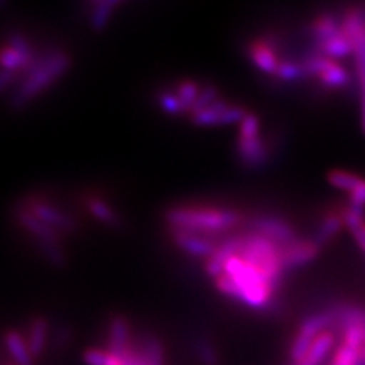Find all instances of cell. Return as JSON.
Masks as SVG:
<instances>
[{
	"label": "cell",
	"mask_w": 365,
	"mask_h": 365,
	"mask_svg": "<svg viewBox=\"0 0 365 365\" xmlns=\"http://www.w3.org/2000/svg\"><path fill=\"white\" fill-rule=\"evenodd\" d=\"M276 76L283 79V81H297V79L304 76L303 66L291 61H282L276 72Z\"/></svg>",
	"instance_id": "83f0119b"
},
{
	"label": "cell",
	"mask_w": 365,
	"mask_h": 365,
	"mask_svg": "<svg viewBox=\"0 0 365 365\" xmlns=\"http://www.w3.org/2000/svg\"><path fill=\"white\" fill-rule=\"evenodd\" d=\"M120 6L118 0H102V2L93 4V8L90 11V26L95 32H102L110 23L114 9Z\"/></svg>",
	"instance_id": "e0dca14e"
},
{
	"label": "cell",
	"mask_w": 365,
	"mask_h": 365,
	"mask_svg": "<svg viewBox=\"0 0 365 365\" xmlns=\"http://www.w3.org/2000/svg\"><path fill=\"white\" fill-rule=\"evenodd\" d=\"M259 128H260V123H259L257 116L248 113L245 119L241 122V128H239V137H242V139H253V137L260 135Z\"/></svg>",
	"instance_id": "f546056e"
},
{
	"label": "cell",
	"mask_w": 365,
	"mask_h": 365,
	"mask_svg": "<svg viewBox=\"0 0 365 365\" xmlns=\"http://www.w3.org/2000/svg\"><path fill=\"white\" fill-rule=\"evenodd\" d=\"M197 353L205 364H215L216 361H218L215 350L209 346V342H205V341L197 342Z\"/></svg>",
	"instance_id": "836d02e7"
},
{
	"label": "cell",
	"mask_w": 365,
	"mask_h": 365,
	"mask_svg": "<svg viewBox=\"0 0 365 365\" xmlns=\"http://www.w3.org/2000/svg\"><path fill=\"white\" fill-rule=\"evenodd\" d=\"M344 218H342V213H336V212H330L326 218L322 221L318 227L317 232V237L314 241L322 247L324 244H327L330 239H334L339 232L341 228L344 227Z\"/></svg>",
	"instance_id": "7402d4cb"
},
{
	"label": "cell",
	"mask_w": 365,
	"mask_h": 365,
	"mask_svg": "<svg viewBox=\"0 0 365 365\" xmlns=\"http://www.w3.org/2000/svg\"><path fill=\"white\" fill-rule=\"evenodd\" d=\"M17 79H19V73L0 68V93L5 91L8 87L13 86L17 81Z\"/></svg>",
	"instance_id": "e575fe53"
},
{
	"label": "cell",
	"mask_w": 365,
	"mask_h": 365,
	"mask_svg": "<svg viewBox=\"0 0 365 365\" xmlns=\"http://www.w3.org/2000/svg\"><path fill=\"white\" fill-rule=\"evenodd\" d=\"M131 346L130 323L123 317H114L110 322L107 350L114 353V355H122Z\"/></svg>",
	"instance_id": "5bb4252c"
},
{
	"label": "cell",
	"mask_w": 365,
	"mask_h": 365,
	"mask_svg": "<svg viewBox=\"0 0 365 365\" xmlns=\"http://www.w3.org/2000/svg\"><path fill=\"white\" fill-rule=\"evenodd\" d=\"M48 332H49V324L44 318H36L32 319L29 326V334H28V347L31 350L32 358L40 356L46 341H48Z\"/></svg>",
	"instance_id": "ac0fdd59"
},
{
	"label": "cell",
	"mask_w": 365,
	"mask_h": 365,
	"mask_svg": "<svg viewBox=\"0 0 365 365\" xmlns=\"http://www.w3.org/2000/svg\"><path fill=\"white\" fill-rule=\"evenodd\" d=\"M43 256H46L52 265L55 267H64L66 264V255L58 242H37Z\"/></svg>",
	"instance_id": "4316f807"
},
{
	"label": "cell",
	"mask_w": 365,
	"mask_h": 365,
	"mask_svg": "<svg viewBox=\"0 0 365 365\" xmlns=\"http://www.w3.org/2000/svg\"><path fill=\"white\" fill-rule=\"evenodd\" d=\"M341 29L353 44V53L356 58V72L361 87L362 102V128L365 133V9L351 8L342 16Z\"/></svg>",
	"instance_id": "5b68a950"
},
{
	"label": "cell",
	"mask_w": 365,
	"mask_h": 365,
	"mask_svg": "<svg viewBox=\"0 0 365 365\" xmlns=\"http://www.w3.org/2000/svg\"><path fill=\"white\" fill-rule=\"evenodd\" d=\"M280 250L282 247L276 242L257 233L248 232L242 233V247L239 250L237 256L264 271L274 287L279 289L284 272Z\"/></svg>",
	"instance_id": "277c9868"
},
{
	"label": "cell",
	"mask_w": 365,
	"mask_h": 365,
	"mask_svg": "<svg viewBox=\"0 0 365 365\" xmlns=\"http://www.w3.org/2000/svg\"><path fill=\"white\" fill-rule=\"evenodd\" d=\"M302 66L304 76H315L329 88H342L350 83V75L346 68L322 53L306 58Z\"/></svg>",
	"instance_id": "8992f818"
},
{
	"label": "cell",
	"mask_w": 365,
	"mask_h": 365,
	"mask_svg": "<svg viewBox=\"0 0 365 365\" xmlns=\"http://www.w3.org/2000/svg\"><path fill=\"white\" fill-rule=\"evenodd\" d=\"M250 232L264 236L269 241L283 247L294 242L297 239L294 227L277 216H256L250 221Z\"/></svg>",
	"instance_id": "52a82bcc"
},
{
	"label": "cell",
	"mask_w": 365,
	"mask_h": 365,
	"mask_svg": "<svg viewBox=\"0 0 365 365\" xmlns=\"http://www.w3.org/2000/svg\"><path fill=\"white\" fill-rule=\"evenodd\" d=\"M200 91L201 88L198 87L197 83L193 81H182L178 87H177V91L175 95L178 96V99L181 101V104L185 106L186 111H192L193 106H195V102L200 96Z\"/></svg>",
	"instance_id": "d4e9b609"
},
{
	"label": "cell",
	"mask_w": 365,
	"mask_h": 365,
	"mask_svg": "<svg viewBox=\"0 0 365 365\" xmlns=\"http://www.w3.org/2000/svg\"><path fill=\"white\" fill-rule=\"evenodd\" d=\"M349 204L350 205H355V207L365 209V178H362L358 182V186L350 192Z\"/></svg>",
	"instance_id": "d6a6232c"
},
{
	"label": "cell",
	"mask_w": 365,
	"mask_h": 365,
	"mask_svg": "<svg viewBox=\"0 0 365 365\" xmlns=\"http://www.w3.org/2000/svg\"><path fill=\"white\" fill-rule=\"evenodd\" d=\"M215 283L224 295L253 309L269 307L277 291L264 271L241 256H233L225 262L224 272L215 279Z\"/></svg>",
	"instance_id": "6da1fadb"
},
{
	"label": "cell",
	"mask_w": 365,
	"mask_h": 365,
	"mask_svg": "<svg viewBox=\"0 0 365 365\" xmlns=\"http://www.w3.org/2000/svg\"><path fill=\"white\" fill-rule=\"evenodd\" d=\"M158 106L165 113L170 114V116H178V114L186 111L178 96L175 93H170V91H162L158 95Z\"/></svg>",
	"instance_id": "484cf974"
},
{
	"label": "cell",
	"mask_w": 365,
	"mask_h": 365,
	"mask_svg": "<svg viewBox=\"0 0 365 365\" xmlns=\"http://www.w3.org/2000/svg\"><path fill=\"white\" fill-rule=\"evenodd\" d=\"M17 221L28 233H31L34 237L37 239V242H58L60 244V241H61V233H58L55 228H52L51 225L38 220L37 216L31 213L26 207H21L17 212Z\"/></svg>",
	"instance_id": "7c38bea8"
},
{
	"label": "cell",
	"mask_w": 365,
	"mask_h": 365,
	"mask_svg": "<svg viewBox=\"0 0 365 365\" xmlns=\"http://www.w3.org/2000/svg\"><path fill=\"white\" fill-rule=\"evenodd\" d=\"M170 233H173L175 245L180 247L185 253L192 256L210 259L216 253V250H218V245H220L218 242L212 241L209 237L185 233V232L175 230V228H170Z\"/></svg>",
	"instance_id": "8fae6325"
},
{
	"label": "cell",
	"mask_w": 365,
	"mask_h": 365,
	"mask_svg": "<svg viewBox=\"0 0 365 365\" xmlns=\"http://www.w3.org/2000/svg\"><path fill=\"white\" fill-rule=\"evenodd\" d=\"M36 55L37 53L25 55L6 44L4 49H0V68L19 73V78H20V73L25 71L34 58H36Z\"/></svg>",
	"instance_id": "9a60e30c"
},
{
	"label": "cell",
	"mask_w": 365,
	"mask_h": 365,
	"mask_svg": "<svg viewBox=\"0 0 365 365\" xmlns=\"http://www.w3.org/2000/svg\"><path fill=\"white\" fill-rule=\"evenodd\" d=\"M72 60L63 51H49L37 53L36 58L20 73L23 79L11 99V106L21 108L37 98L44 90L53 86L71 68Z\"/></svg>",
	"instance_id": "7a4b0ae2"
},
{
	"label": "cell",
	"mask_w": 365,
	"mask_h": 365,
	"mask_svg": "<svg viewBox=\"0 0 365 365\" xmlns=\"http://www.w3.org/2000/svg\"><path fill=\"white\" fill-rule=\"evenodd\" d=\"M327 180L334 187L341 189V190H347L350 193L358 186V182L362 178L355 174H351V173H347V170H332V173H329Z\"/></svg>",
	"instance_id": "cb8c5ba5"
},
{
	"label": "cell",
	"mask_w": 365,
	"mask_h": 365,
	"mask_svg": "<svg viewBox=\"0 0 365 365\" xmlns=\"http://www.w3.org/2000/svg\"><path fill=\"white\" fill-rule=\"evenodd\" d=\"M170 228L209 237H221L232 230L239 222H242V216L235 210L227 209H193V207H174L169 209L165 215Z\"/></svg>",
	"instance_id": "3957f363"
},
{
	"label": "cell",
	"mask_w": 365,
	"mask_h": 365,
	"mask_svg": "<svg viewBox=\"0 0 365 365\" xmlns=\"http://www.w3.org/2000/svg\"><path fill=\"white\" fill-rule=\"evenodd\" d=\"M218 95L220 93H218V90H216V87H213V86L202 87L201 91H200V96L195 102V106H193L190 113L193 114V113H198L201 110H205L207 107H210L212 104H215L216 101H220Z\"/></svg>",
	"instance_id": "f1b7e54d"
},
{
	"label": "cell",
	"mask_w": 365,
	"mask_h": 365,
	"mask_svg": "<svg viewBox=\"0 0 365 365\" xmlns=\"http://www.w3.org/2000/svg\"><path fill=\"white\" fill-rule=\"evenodd\" d=\"M5 344L17 365H32L34 358L28 347V341L23 338L16 330H9L5 336Z\"/></svg>",
	"instance_id": "2e32d148"
},
{
	"label": "cell",
	"mask_w": 365,
	"mask_h": 365,
	"mask_svg": "<svg viewBox=\"0 0 365 365\" xmlns=\"http://www.w3.org/2000/svg\"><path fill=\"white\" fill-rule=\"evenodd\" d=\"M230 107V104L225 101H216L215 104L201 110L198 113L192 114V122L198 125V127H216V125H222V114Z\"/></svg>",
	"instance_id": "ffe728a7"
},
{
	"label": "cell",
	"mask_w": 365,
	"mask_h": 365,
	"mask_svg": "<svg viewBox=\"0 0 365 365\" xmlns=\"http://www.w3.org/2000/svg\"><path fill=\"white\" fill-rule=\"evenodd\" d=\"M319 253V245L315 241H299L283 245L280 250L282 265L284 271L300 268L312 262Z\"/></svg>",
	"instance_id": "9c48e42d"
},
{
	"label": "cell",
	"mask_w": 365,
	"mask_h": 365,
	"mask_svg": "<svg viewBox=\"0 0 365 365\" xmlns=\"http://www.w3.org/2000/svg\"><path fill=\"white\" fill-rule=\"evenodd\" d=\"M25 207L31 213L36 215L38 220L55 228L58 233H73L76 230V222L73 221V218H71L67 213L56 209L55 205L49 202L32 200L25 205Z\"/></svg>",
	"instance_id": "ba28073f"
},
{
	"label": "cell",
	"mask_w": 365,
	"mask_h": 365,
	"mask_svg": "<svg viewBox=\"0 0 365 365\" xmlns=\"http://www.w3.org/2000/svg\"><path fill=\"white\" fill-rule=\"evenodd\" d=\"M148 365H153V364H148Z\"/></svg>",
	"instance_id": "d590c367"
},
{
	"label": "cell",
	"mask_w": 365,
	"mask_h": 365,
	"mask_svg": "<svg viewBox=\"0 0 365 365\" xmlns=\"http://www.w3.org/2000/svg\"><path fill=\"white\" fill-rule=\"evenodd\" d=\"M248 53H250L251 61H253L262 72L276 75L282 61H279L276 51H274V48L268 41L265 40L253 41L250 46Z\"/></svg>",
	"instance_id": "4fadbf2b"
},
{
	"label": "cell",
	"mask_w": 365,
	"mask_h": 365,
	"mask_svg": "<svg viewBox=\"0 0 365 365\" xmlns=\"http://www.w3.org/2000/svg\"><path fill=\"white\" fill-rule=\"evenodd\" d=\"M341 32V21L332 14H323L312 23V36L319 43H324L329 38L335 37Z\"/></svg>",
	"instance_id": "44dd1931"
},
{
	"label": "cell",
	"mask_w": 365,
	"mask_h": 365,
	"mask_svg": "<svg viewBox=\"0 0 365 365\" xmlns=\"http://www.w3.org/2000/svg\"><path fill=\"white\" fill-rule=\"evenodd\" d=\"M87 207H88L90 213L93 215L99 222L106 224V225H108V227H116V225H119L120 221H119V218H118L116 212H114L106 201H102V200H99V198H91V200H88V202H87Z\"/></svg>",
	"instance_id": "603a6c76"
},
{
	"label": "cell",
	"mask_w": 365,
	"mask_h": 365,
	"mask_svg": "<svg viewBox=\"0 0 365 365\" xmlns=\"http://www.w3.org/2000/svg\"><path fill=\"white\" fill-rule=\"evenodd\" d=\"M107 356L108 351L107 349H87L84 351V362L87 365H106L107 364Z\"/></svg>",
	"instance_id": "4dcf8cb0"
},
{
	"label": "cell",
	"mask_w": 365,
	"mask_h": 365,
	"mask_svg": "<svg viewBox=\"0 0 365 365\" xmlns=\"http://www.w3.org/2000/svg\"><path fill=\"white\" fill-rule=\"evenodd\" d=\"M8 46L25 55H34L29 41L26 40V37H23L21 34H13V36L8 38Z\"/></svg>",
	"instance_id": "1f68e13d"
},
{
	"label": "cell",
	"mask_w": 365,
	"mask_h": 365,
	"mask_svg": "<svg viewBox=\"0 0 365 365\" xmlns=\"http://www.w3.org/2000/svg\"><path fill=\"white\" fill-rule=\"evenodd\" d=\"M236 154L245 168H260L268 162L269 148L260 135L253 139H242L239 137L236 143Z\"/></svg>",
	"instance_id": "30bf717a"
},
{
	"label": "cell",
	"mask_w": 365,
	"mask_h": 365,
	"mask_svg": "<svg viewBox=\"0 0 365 365\" xmlns=\"http://www.w3.org/2000/svg\"><path fill=\"white\" fill-rule=\"evenodd\" d=\"M319 48V53L327 56V58H342V56H347L350 53H353V44L351 41L346 37V34L341 32L336 34L335 37L329 38L324 43L318 44Z\"/></svg>",
	"instance_id": "d6986e66"
}]
</instances>
